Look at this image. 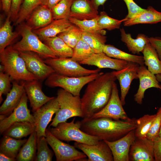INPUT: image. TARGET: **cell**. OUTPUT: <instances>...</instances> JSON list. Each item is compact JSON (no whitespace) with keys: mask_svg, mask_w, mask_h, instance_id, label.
Listing matches in <instances>:
<instances>
[{"mask_svg":"<svg viewBox=\"0 0 161 161\" xmlns=\"http://www.w3.org/2000/svg\"><path fill=\"white\" fill-rule=\"evenodd\" d=\"M127 19L125 18L121 20L116 19L109 17L103 11L98 15V24L101 29L111 30L119 28L121 23Z\"/></svg>","mask_w":161,"mask_h":161,"instance_id":"42","label":"cell"},{"mask_svg":"<svg viewBox=\"0 0 161 161\" xmlns=\"http://www.w3.org/2000/svg\"><path fill=\"white\" fill-rule=\"evenodd\" d=\"M72 25L68 19L54 20L47 26L33 30L42 40L57 36Z\"/></svg>","mask_w":161,"mask_h":161,"instance_id":"24","label":"cell"},{"mask_svg":"<svg viewBox=\"0 0 161 161\" xmlns=\"http://www.w3.org/2000/svg\"><path fill=\"white\" fill-rule=\"evenodd\" d=\"M61 0H43L41 5H45L51 9Z\"/></svg>","mask_w":161,"mask_h":161,"instance_id":"50","label":"cell"},{"mask_svg":"<svg viewBox=\"0 0 161 161\" xmlns=\"http://www.w3.org/2000/svg\"><path fill=\"white\" fill-rule=\"evenodd\" d=\"M103 52L112 58L135 63L140 66L144 64L143 56L126 53L111 45L105 44L103 47Z\"/></svg>","mask_w":161,"mask_h":161,"instance_id":"29","label":"cell"},{"mask_svg":"<svg viewBox=\"0 0 161 161\" xmlns=\"http://www.w3.org/2000/svg\"><path fill=\"white\" fill-rule=\"evenodd\" d=\"M75 0H61L51 10L54 20L68 19L70 17L71 8Z\"/></svg>","mask_w":161,"mask_h":161,"instance_id":"39","label":"cell"},{"mask_svg":"<svg viewBox=\"0 0 161 161\" xmlns=\"http://www.w3.org/2000/svg\"><path fill=\"white\" fill-rule=\"evenodd\" d=\"M95 52L85 42L81 39L73 48L72 59L79 63L90 57Z\"/></svg>","mask_w":161,"mask_h":161,"instance_id":"41","label":"cell"},{"mask_svg":"<svg viewBox=\"0 0 161 161\" xmlns=\"http://www.w3.org/2000/svg\"><path fill=\"white\" fill-rule=\"evenodd\" d=\"M56 97L60 108L49 126L55 127L59 123L73 117L83 118L80 96H74L61 88L58 90Z\"/></svg>","mask_w":161,"mask_h":161,"instance_id":"5","label":"cell"},{"mask_svg":"<svg viewBox=\"0 0 161 161\" xmlns=\"http://www.w3.org/2000/svg\"><path fill=\"white\" fill-rule=\"evenodd\" d=\"M116 78L114 71L103 73L88 84L81 98L83 118H89L108 102Z\"/></svg>","mask_w":161,"mask_h":161,"instance_id":"1","label":"cell"},{"mask_svg":"<svg viewBox=\"0 0 161 161\" xmlns=\"http://www.w3.org/2000/svg\"><path fill=\"white\" fill-rule=\"evenodd\" d=\"M121 39L125 43L129 51L133 54L142 52L145 46L149 43V38L143 34H138L136 39L132 38L130 34L126 33L124 29L120 30Z\"/></svg>","mask_w":161,"mask_h":161,"instance_id":"26","label":"cell"},{"mask_svg":"<svg viewBox=\"0 0 161 161\" xmlns=\"http://www.w3.org/2000/svg\"><path fill=\"white\" fill-rule=\"evenodd\" d=\"M10 13L3 24L0 29V52L3 51L19 34V33L13 32L10 24Z\"/></svg>","mask_w":161,"mask_h":161,"instance_id":"34","label":"cell"},{"mask_svg":"<svg viewBox=\"0 0 161 161\" xmlns=\"http://www.w3.org/2000/svg\"></svg>","mask_w":161,"mask_h":161,"instance_id":"55","label":"cell"},{"mask_svg":"<svg viewBox=\"0 0 161 161\" xmlns=\"http://www.w3.org/2000/svg\"><path fill=\"white\" fill-rule=\"evenodd\" d=\"M159 136H161V126L160 130V132L159 134Z\"/></svg>","mask_w":161,"mask_h":161,"instance_id":"54","label":"cell"},{"mask_svg":"<svg viewBox=\"0 0 161 161\" xmlns=\"http://www.w3.org/2000/svg\"><path fill=\"white\" fill-rule=\"evenodd\" d=\"M134 130L114 141L104 140L112 152L114 161H129L130 148L136 138Z\"/></svg>","mask_w":161,"mask_h":161,"instance_id":"17","label":"cell"},{"mask_svg":"<svg viewBox=\"0 0 161 161\" xmlns=\"http://www.w3.org/2000/svg\"><path fill=\"white\" fill-rule=\"evenodd\" d=\"M2 9L8 14L10 12L12 0H1Z\"/></svg>","mask_w":161,"mask_h":161,"instance_id":"49","label":"cell"},{"mask_svg":"<svg viewBox=\"0 0 161 161\" xmlns=\"http://www.w3.org/2000/svg\"><path fill=\"white\" fill-rule=\"evenodd\" d=\"M45 44L55 53L58 57L71 58L73 49L69 46L61 38L57 36L42 39Z\"/></svg>","mask_w":161,"mask_h":161,"instance_id":"30","label":"cell"},{"mask_svg":"<svg viewBox=\"0 0 161 161\" xmlns=\"http://www.w3.org/2000/svg\"><path fill=\"white\" fill-rule=\"evenodd\" d=\"M161 126V107L158 110L151 126L147 133L146 137L154 141L159 136Z\"/></svg>","mask_w":161,"mask_h":161,"instance_id":"43","label":"cell"},{"mask_svg":"<svg viewBox=\"0 0 161 161\" xmlns=\"http://www.w3.org/2000/svg\"><path fill=\"white\" fill-rule=\"evenodd\" d=\"M48 143L44 136L37 139L36 155L35 161H51L54 155L52 151L48 145Z\"/></svg>","mask_w":161,"mask_h":161,"instance_id":"40","label":"cell"},{"mask_svg":"<svg viewBox=\"0 0 161 161\" xmlns=\"http://www.w3.org/2000/svg\"><path fill=\"white\" fill-rule=\"evenodd\" d=\"M99 72L79 77H69L54 73L46 78L45 84L49 87H58L74 96H80L83 87L102 74Z\"/></svg>","mask_w":161,"mask_h":161,"instance_id":"7","label":"cell"},{"mask_svg":"<svg viewBox=\"0 0 161 161\" xmlns=\"http://www.w3.org/2000/svg\"><path fill=\"white\" fill-rule=\"evenodd\" d=\"M128 63L125 61L112 58L102 52L95 53L79 63L80 64L94 66L100 69L109 68L118 71L124 68Z\"/></svg>","mask_w":161,"mask_h":161,"instance_id":"20","label":"cell"},{"mask_svg":"<svg viewBox=\"0 0 161 161\" xmlns=\"http://www.w3.org/2000/svg\"><path fill=\"white\" fill-rule=\"evenodd\" d=\"M81 39L89 46L95 53L103 52L106 41L104 35H96L84 32H82Z\"/></svg>","mask_w":161,"mask_h":161,"instance_id":"35","label":"cell"},{"mask_svg":"<svg viewBox=\"0 0 161 161\" xmlns=\"http://www.w3.org/2000/svg\"><path fill=\"white\" fill-rule=\"evenodd\" d=\"M57 97L47 102L34 112L33 114L37 139L46 137V130L54 114L60 109Z\"/></svg>","mask_w":161,"mask_h":161,"instance_id":"10","label":"cell"},{"mask_svg":"<svg viewBox=\"0 0 161 161\" xmlns=\"http://www.w3.org/2000/svg\"><path fill=\"white\" fill-rule=\"evenodd\" d=\"M37 137L35 131L30 135L19 151L16 157L18 161H32L35 160L37 150Z\"/></svg>","mask_w":161,"mask_h":161,"instance_id":"31","label":"cell"},{"mask_svg":"<svg viewBox=\"0 0 161 161\" xmlns=\"http://www.w3.org/2000/svg\"><path fill=\"white\" fill-rule=\"evenodd\" d=\"M23 0H12L10 10L11 18L13 20H16Z\"/></svg>","mask_w":161,"mask_h":161,"instance_id":"46","label":"cell"},{"mask_svg":"<svg viewBox=\"0 0 161 161\" xmlns=\"http://www.w3.org/2000/svg\"><path fill=\"white\" fill-rule=\"evenodd\" d=\"M24 82L19 84L14 81L12 87L6 95V97L0 107V114L4 117L9 115L18 106L25 91Z\"/></svg>","mask_w":161,"mask_h":161,"instance_id":"21","label":"cell"},{"mask_svg":"<svg viewBox=\"0 0 161 161\" xmlns=\"http://www.w3.org/2000/svg\"><path fill=\"white\" fill-rule=\"evenodd\" d=\"M16 160V158L10 157L1 152H0V161H14Z\"/></svg>","mask_w":161,"mask_h":161,"instance_id":"51","label":"cell"},{"mask_svg":"<svg viewBox=\"0 0 161 161\" xmlns=\"http://www.w3.org/2000/svg\"><path fill=\"white\" fill-rule=\"evenodd\" d=\"M98 16L89 20H80L71 17L69 19L72 24L77 27L82 32L96 35H105L106 31L101 29L98 24Z\"/></svg>","mask_w":161,"mask_h":161,"instance_id":"33","label":"cell"},{"mask_svg":"<svg viewBox=\"0 0 161 161\" xmlns=\"http://www.w3.org/2000/svg\"><path fill=\"white\" fill-rule=\"evenodd\" d=\"M39 80H34L24 82V89L34 112L54 97L47 96L44 93Z\"/></svg>","mask_w":161,"mask_h":161,"instance_id":"19","label":"cell"},{"mask_svg":"<svg viewBox=\"0 0 161 161\" xmlns=\"http://www.w3.org/2000/svg\"><path fill=\"white\" fill-rule=\"evenodd\" d=\"M27 140L25 139L17 140L10 137L3 136L0 142V152L16 159L21 148Z\"/></svg>","mask_w":161,"mask_h":161,"instance_id":"32","label":"cell"},{"mask_svg":"<svg viewBox=\"0 0 161 161\" xmlns=\"http://www.w3.org/2000/svg\"><path fill=\"white\" fill-rule=\"evenodd\" d=\"M0 60L4 72L8 74L12 80L30 81L38 80L28 70L19 52L12 46H8L0 52Z\"/></svg>","mask_w":161,"mask_h":161,"instance_id":"3","label":"cell"},{"mask_svg":"<svg viewBox=\"0 0 161 161\" xmlns=\"http://www.w3.org/2000/svg\"><path fill=\"white\" fill-rule=\"evenodd\" d=\"M82 33V31L79 28L72 24L67 30L60 33L57 36L73 49L81 39Z\"/></svg>","mask_w":161,"mask_h":161,"instance_id":"38","label":"cell"},{"mask_svg":"<svg viewBox=\"0 0 161 161\" xmlns=\"http://www.w3.org/2000/svg\"><path fill=\"white\" fill-rule=\"evenodd\" d=\"M139 86L137 93L134 96L135 101L141 105L146 90L150 88H155L161 90V85L156 76L149 71L144 65L140 66L138 72Z\"/></svg>","mask_w":161,"mask_h":161,"instance_id":"18","label":"cell"},{"mask_svg":"<svg viewBox=\"0 0 161 161\" xmlns=\"http://www.w3.org/2000/svg\"><path fill=\"white\" fill-rule=\"evenodd\" d=\"M80 129L99 140L113 141L125 135L136 127V119L121 120L108 117L83 118Z\"/></svg>","mask_w":161,"mask_h":161,"instance_id":"2","label":"cell"},{"mask_svg":"<svg viewBox=\"0 0 161 161\" xmlns=\"http://www.w3.org/2000/svg\"><path fill=\"white\" fill-rule=\"evenodd\" d=\"M129 161H154V142L146 137H136L131 145Z\"/></svg>","mask_w":161,"mask_h":161,"instance_id":"16","label":"cell"},{"mask_svg":"<svg viewBox=\"0 0 161 161\" xmlns=\"http://www.w3.org/2000/svg\"><path fill=\"white\" fill-rule=\"evenodd\" d=\"M75 117L70 122L66 121L59 123L56 126L49 128L51 133L58 139L67 142L94 145L100 140L97 137L89 135L80 129V121L75 122Z\"/></svg>","mask_w":161,"mask_h":161,"instance_id":"6","label":"cell"},{"mask_svg":"<svg viewBox=\"0 0 161 161\" xmlns=\"http://www.w3.org/2000/svg\"><path fill=\"white\" fill-rule=\"evenodd\" d=\"M28 99L25 91L19 103L13 112L8 117L0 120L1 134H3L12 125L17 122L27 121L34 125L33 115L30 114L28 108Z\"/></svg>","mask_w":161,"mask_h":161,"instance_id":"12","label":"cell"},{"mask_svg":"<svg viewBox=\"0 0 161 161\" xmlns=\"http://www.w3.org/2000/svg\"><path fill=\"white\" fill-rule=\"evenodd\" d=\"M144 64L153 74L161 75V60L155 48L150 43L147 44L142 52Z\"/></svg>","mask_w":161,"mask_h":161,"instance_id":"27","label":"cell"},{"mask_svg":"<svg viewBox=\"0 0 161 161\" xmlns=\"http://www.w3.org/2000/svg\"><path fill=\"white\" fill-rule=\"evenodd\" d=\"M53 20L51 9L46 5H41L33 11L27 24L35 30L47 26Z\"/></svg>","mask_w":161,"mask_h":161,"instance_id":"23","label":"cell"},{"mask_svg":"<svg viewBox=\"0 0 161 161\" xmlns=\"http://www.w3.org/2000/svg\"><path fill=\"white\" fill-rule=\"evenodd\" d=\"M18 32L22 38L20 41L12 46L15 49L18 51L33 52L43 58H58L54 52L42 42L27 24L21 23Z\"/></svg>","mask_w":161,"mask_h":161,"instance_id":"4","label":"cell"},{"mask_svg":"<svg viewBox=\"0 0 161 161\" xmlns=\"http://www.w3.org/2000/svg\"><path fill=\"white\" fill-rule=\"evenodd\" d=\"M107 0H91V1L95 8L98 9V7L100 5H103Z\"/></svg>","mask_w":161,"mask_h":161,"instance_id":"52","label":"cell"},{"mask_svg":"<svg viewBox=\"0 0 161 161\" xmlns=\"http://www.w3.org/2000/svg\"><path fill=\"white\" fill-rule=\"evenodd\" d=\"M156 114H146L136 119V127L134 130L135 137L138 138L146 137L147 134L151 126Z\"/></svg>","mask_w":161,"mask_h":161,"instance_id":"37","label":"cell"},{"mask_svg":"<svg viewBox=\"0 0 161 161\" xmlns=\"http://www.w3.org/2000/svg\"><path fill=\"white\" fill-rule=\"evenodd\" d=\"M125 2L128 9V14L126 18H129L143 11V9L137 5L133 0H123Z\"/></svg>","mask_w":161,"mask_h":161,"instance_id":"45","label":"cell"},{"mask_svg":"<svg viewBox=\"0 0 161 161\" xmlns=\"http://www.w3.org/2000/svg\"><path fill=\"white\" fill-rule=\"evenodd\" d=\"M123 106L119 97L117 85L114 82L110 98L107 104L101 110L90 118L105 117L115 120H131V119L128 117Z\"/></svg>","mask_w":161,"mask_h":161,"instance_id":"11","label":"cell"},{"mask_svg":"<svg viewBox=\"0 0 161 161\" xmlns=\"http://www.w3.org/2000/svg\"><path fill=\"white\" fill-rule=\"evenodd\" d=\"M98 15L97 9L90 0H75L71 6V17L80 20H89Z\"/></svg>","mask_w":161,"mask_h":161,"instance_id":"22","label":"cell"},{"mask_svg":"<svg viewBox=\"0 0 161 161\" xmlns=\"http://www.w3.org/2000/svg\"><path fill=\"white\" fill-rule=\"evenodd\" d=\"M19 52L28 70L38 80H44L55 72L54 70L36 53L30 51Z\"/></svg>","mask_w":161,"mask_h":161,"instance_id":"13","label":"cell"},{"mask_svg":"<svg viewBox=\"0 0 161 161\" xmlns=\"http://www.w3.org/2000/svg\"><path fill=\"white\" fill-rule=\"evenodd\" d=\"M46 138L55 156L57 161H73L85 159L87 156L74 146L66 143L54 136L49 128L46 130Z\"/></svg>","mask_w":161,"mask_h":161,"instance_id":"9","label":"cell"},{"mask_svg":"<svg viewBox=\"0 0 161 161\" xmlns=\"http://www.w3.org/2000/svg\"><path fill=\"white\" fill-rule=\"evenodd\" d=\"M161 22V12L152 7L149 6L147 9L127 18L123 21L124 26H129L138 24H155Z\"/></svg>","mask_w":161,"mask_h":161,"instance_id":"25","label":"cell"},{"mask_svg":"<svg viewBox=\"0 0 161 161\" xmlns=\"http://www.w3.org/2000/svg\"><path fill=\"white\" fill-rule=\"evenodd\" d=\"M157 79L158 81L161 83V75L157 74L156 75Z\"/></svg>","mask_w":161,"mask_h":161,"instance_id":"53","label":"cell"},{"mask_svg":"<svg viewBox=\"0 0 161 161\" xmlns=\"http://www.w3.org/2000/svg\"><path fill=\"white\" fill-rule=\"evenodd\" d=\"M149 43L156 49L161 60V38L159 37L148 38Z\"/></svg>","mask_w":161,"mask_h":161,"instance_id":"48","label":"cell"},{"mask_svg":"<svg viewBox=\"0 0 161 161\" xmlns=\"http://www.w3.org/2000/svg\"><path fill=\"white\" fill-rule=\"evenodd\" d=\"M10 75L3 72L0 73V103L3 101L2 95H7L11 89L10 82L12 80Z\"/></svg>","mask_w":161,"mask_h":161,"instance_id":"44","label":"cell"},{"mask_svg":"<svg viewBox=\"0 0 161 161\" xmlns=\"http://www.w3.org/2000/svg\"><path fill=\"white\" fill-rule=\"evenodd\" d=\"M154 152L155 161H161V136L154 141Z\"/></svg>","mask_w":161,"mask_h":161,"instance_id":"47","label":"cell"},{"mask_svg":"<svg viewBox=\"0 0 161 161\" xmlns=\"http://www.w3.org/2000/svg\"><path fill=\"white\" fill-rule=\"evenodd\" d=\"M140 65L137 64L128 62L122 69L113 71L114 75L119 82L120 89V99L123 106L126 103L125 99L132 80L137 79Z\"/></svg>","mask_w":161,"mask_h":161,"instance_id":"15","label":"cell"},{"mask_svg":"<svg viewBox=\"0 0 161 161\" xmlns=\"http://www.w3.org/2000/svg\"><path fill=\"white\" fill-rule=\"evenodd\" d=\"M35 127L27 121L16 122L10 127L3 134L16 139H20L30 135L35 131Z\"/></svg>","mask_w":161,"mask_h":161,"instance_id":"28","label":"cell"},{"mask_svg":"<svg viewBox=\"0 0 161 161\" xmlns=\"http://www.w3.org/2000/svg\"><path fill=\"white\" fill-rule=\"evenodd\" d=\"M74 146L81 150L88 157V161H113L112 152L106 143L100 140L94 145L75 142Z\"/></svg>","mask_w":161,"mask_h":161,"instance_id":"14","label":"cell"},{"mask_svg":"<svg viewBox=\"0 0 161 161\" xmlns=\"http://www.w3.org/2000/svg\"><path fill=\"white\" fill-rule=\"evenodd\" d=\"M55 73L69 77H79L100 72V69H87L71 58H49L44 60Z\"/></svg>","mask_w":161,"mask_h":161,"instance_id":"8","label":"cell"},{"mask_svg":"<svg viewBox=\"0 0 161 161\" xmlns=\"http://www.w3.org/2000/svg\"><path fill=\"white\" fill-rule=\"evenodd\" d=\"M43 0H24L21 6L15 24H21L28 19L32 12L42 4Z\"/></svg>","mask_w":161,"mask_h":161,"instance_id":"36","label":"cell"}]
</instances>
